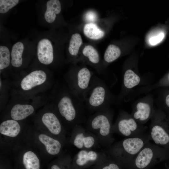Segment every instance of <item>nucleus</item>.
Masks as SVG:
<instances>
[{"instance_id":"nucleus-1","label":"nucleus","mask_w":169,"mask_h":169,"mask_svg":"<svg viewBox=\"0 0 169 169\" xmlns=\"http://www.w3.org/2000/svg\"><path fill=\"white\" fill-rule=\"evenodd\" d=\"M62 94L58 101V111L62 120L72 129L85 120L84 104L71 92Z\"/></svg>"},{"instance_id":"nucleus-2","label":"nucleus","mask_w":169,"mask_h":169,"mask_svg":"<svg viewBox=\"0 0 169 169\" xmlns=\"http://www.w3.org/2000/svg\"><path fill=\"white\" fill-rule=\"evenodd\" d=\"M110 99L105 82L94 74L84 100L85 109L90 113L108 110Z\"/></svg>"},{"instance_id":"nucleus-3","label":"nucleus","mask_w":169,"mask_h":169,"mask_svg":"<svg viewBox=\"0 0 169 169\" xmlns=\"http://www.w3.org/2000/svg\"><path fill=\"white\" fill-rule=\"evenodd\" d=\"M110 117L108 109L94 113L86 121L85 128L97 137L100 145L103 146H108L112 141Z\"/></svg>"},{"instance_id":"nucleus-4","label":"nucleus","mask_w":169,"mask_h":169,"mask_svg":"<svg viewBox=\"0 0 169 169\" xmlns=\"http://www.w3.org/2000/svg\"><path fill=\"white\" fill-rule=\"evenodd\" d=\"M93 75L88 69L83 67L71 71L67 76L70 91L84 102Z\"/></svg>"},{"instance_id":"nucleus-5","label":"nucleus","mask_w":169,"mask_h":169,"mask_svg":"<svg viewBox=\"0 0 169 169\" xmlns=\"http://www.w3.org/2000/svg\"><path fill=\"white\" fill-rule=\"evenodd\" d=\"M70 142L80 150H92L100 145L97 137L81 124L72 129Z\"/></svg>"},{"instance_id":"nucleus-6","label":"nucleus","mask_w":169,"mask_h":169,"mask_svg":"<svg viewBox=\"0 0 169 169\" xmlns=\"http://www.w3.org/2000/svg\"><path fill=\"white\" fill-rule=\"evenodd\" d=\"M107 158L103 152L93 150H80L74 157L73 169H81L90 165L98 164Z\"/></svg>"},{"instance_id":"nucleus-7","label":"nucleus","mask_w":169,"mask_h":169,"mask_svg":"<svg viewBox=\"0 0 169 169\" xmlns=\"http://www.w3.org/2000/svg\"><path fill=\"white\" fill-rule=\"evenodd\" d=\"M36 49L38 59L41 63L49 65L52 63L54 59V47L49 35L43 36L39 39Z\"/></svg>"},{"instance_id":"nucleus-8","label":"nucleus","mask_w":169,"mask_h":169,"mask_svg":"<svg viewBox=\"0 0 169 169\" xmlns=\"http://www.w3.org/2000/svg\"><path fill=\"white\" fill-rule=\"evenodd\" d=\"M42 121L52 134L62 141H64L65 134L64 128L57 115L51 112L46 113L42 116Z\"/></svg>"},{"instance_id":"nucleus-9","label":"nucleus","mask_w":169,"mask_h":169,"mask_svg":"<svg viewBox=\"0 0 169 169\" xmlns=\"http://www.w3.org/2000/svg\"><path fill=\"white\" fill-rule=\"evenodd\" d=\"M46 79L47 75L44 71L35 70L30 73L23 79L21 82V86L24 90H29L44 83Z\"/></svg>"},{"instance_id":"nucleus-10","label":"nucleus","mask_w":169,"mask_h":169,"mask_svg":"<svg viewBox=\"0 0 169 169\" xmlns=\"http://www.w3.org/2000/svg\"><path fill=\"white\" fill-rule=\"evenodd\" d=\"M38 138L39 141L44 146L49 154L57 155L60 153L62 148V141L44 134H40Z\"/></svg>"},{"instance_id":"nucleus-11","label":"nucleus","mask_w":169,"mask_h":169,"mask_svg":"<svg viewBox=\"0 0 169 169\" xmlns=\"http://www.w3.org/2000/svg\"><path fill=\"white\" fill-rule=\"evenodd\" d=\"M61 10V5L58 0H50L46 3L45 9L44 13V21L48 24H52L55 21L57 15Z\"/></svg>"},{"instance_id":"nucleus-12","label":"nucleus","mask_w":169,"mask_h":169,"mask_svg":"<svg viewBox=\"0 0 169 169\" xmlns=\"http://www.w3.org/2000/svg\"><path fill=\"white\" fill-rule=\"evenodd\" d=\"M24 42L18 41L12 46L11 51V64L16 68L21 66L23 63V55L27 49Z\"/></svg>"},{"instance_id":"nucleus-13","label":"nucleus","mask_w":169,"mask_h":169,"mask_svg":"<svg viewBox=\"0 0 169 169\" xmlns=\"http://www.w3.org/2000/svg\"><path fill=\"white\" fill-rule=\"evenodd\" d=\"M34 111V108L31 105L18 104L14 105L12 108L11 116L13 120H20L31 115Z\"/></svg>"},{"instance_id":"nucleus-14","label":"nucleus","mask_w":169,"mask_h":169,"mask_svg":"<svg viewBox=\"0 0 169 169\" xmlns=\"http://www.w3.org/2000/svg\"><path fill=\"white\" fill-rule=\"evenodd\" d=\"M21 127L17 121L9 120L2 122L0 125V133L11 137L17 136L20 133Z\"/></svg>"},{"instance_id":"nucleus-15","label":"nucleus","mask_w":169,"mask_h":169,"mask_svg":"<svg viewBox=\"0 0 169 169\" xmlns=\"http://www.w3.org/2000/svg\"><path fill=\"white\" fill-rule=\"evenodd\" d=\"M121 145L125 152L131 155H135L143 147L144 142L141 139L138 138H128L122 141Z\"/></svg>"},{"instance_id":"nucleus-16","label":"nucleus","mask_w":169,"mask_h":169,"mask_svg":"<svg viewBox=\"0 0 169 169\" xmlns=\"http://www.w3.org/2000/svg\"><path fill=\"white\" fill-rule=\"evenodd\" d=\"M116 125L119 132L125 136H129L131 132L135 131L137 127L136 122L132 118L120 119Z\"/></svg>"},{"instance_id":"nucleus-17","label":"nucleus","mask_w":169,"mask_h":169,"mask_svg":"<svg viewBox=\"0 0 169 169\" xmlns=\"http://www.w3.org/2000/svg\"><path fill=\"white\" fill-rule=\"evenodd\" d=\"M153 156L152 150L148 147L142 150L138 154L135 160L136 167L140 169L146 167L151 162Z\"/></svg>"},{"instance_id":"nucleus-18","label":"nucleus","mask_w":169,"mask_h":169,"mask_svg":"<svg viewBox=\"0 0 169 169\" xmlns=\"http://www.w3.org/2000/svg\"><path fill=\"white\" fill-rule=\"evenodd\" d=\"M151 135L153 140L156 144L164 145L169 142V135L160 126L156 125L152 127Z\"/></svg>"},{"instance_id":"nucleus-19","label":"nucleus","mask_w":169,"mask_h":169,"mask_svg":"<svg viewBox=\"0 0 169 169\" xmlns=\"http://www.w3.org/2000/svg\"><path fill=\"white\" fill-rule=\"evenodd\" d=\"M85 35L93 40L100 39L104 37L105 33L95 24L90 23L85 25L83 29Z\"/></svg>"},{"instance_id":"nucleus-20","label":"nucleus","mask_w":169,"mask_h":169,"mask_svg":"<svg viewBox=\"0 0 169 169\" xmlns=\"http://www.w3.org/2000/svg\"><path fill=\"white\" fill-rule=\"evenodd\" d=\"M23 163L26 169H39V160L33 151H28L24 153L23 156Z\"/></svg>"},{"instance_id":"nucleus-21","label":"nucleus","mask_w":169,"mask_h":169,"mask_svg":"<svg viewBox=\"0 0 169 169\" xmlns=\"http://www.w3.org/2000/svg\"><path fill=\"white\" fill-rule=\"evenodd\" d=\"M84 57L88 60L89 62L94 65H98L100 61L99 54L97 50L92 46H85L82 50Z\"/></svg>"},{"instance_id":"nucleus-22","label":"nucleus","mask_w":169,"mask_h":169,"mask_svg":"<svg viewBox=\"0 0 169 169\" xmlns=\"http://www.w3.org/2000/svg\"><path fill=\"white\" fill-rule=\"evenodd\" d=\"M136 107L137 111L134 114L135 119L144 121L148 118L151 112V108L148 104L139 102L137 104Z\"/></svg>"},{"instance_id":"nucleus-23","label":"nucleus","mask_w":169,"mask_h":169,"mask_svg":"<svg viewBox=\"0 0 169 169\" xmlns=\"http://www.w3.org/2000/svg\"><path fill=\"white\" fill-rule=\"evenodd\" d=\"M140 81L139 77L131 69H128L125 72L123 77L125 87L131 89L137 85Z\"/></svg>"},{"instance_id":"nucleus-24","label":"nucleus","mask_w":169,"mask_h":169,"mask_svg":"<svg viewBox=\"0 0 169 169\" xmlns=\"http://www.w3.org/2000/svg\"><path fill=\"white\" fill-rule=\"evenodd\" d=\"M82 43V37L79 34L75 33L72 35L68 48V50L71 55L74 57L77 55Z\"/></svg>"},{"instance_id":"nucleus-25","label":"nucleus","mask_w":169,"mask_h":169,"mask_svg":"<svg viewBox=\"0 0 169 169\" xmlns=\"http://www.w3.org/2000/svg\"><path fill=\"white\" fill-rule=\"evenodd\" d=\"M120 54V50L118 46L114 44H110L105 51L104 60L106 63H110L117 59Z\"/></svg>"},{"instance_id":"nucleus-26","label":"nucleus","mask_w":169,"mask_h":169,"mask_svg":"<svg viewBox=\"0 0 169 169\" xmlns=\"http://www.w3.org/2000/svg\"><path fill=\"white\" fill-rule=\"evenodd\" d=\"M11 52L8 48L4 45L0 46V69L8 67L11 62Z\"/></svg>"},{"instance_id":"nucleus-27","label":"nucleus","mask_w":169,"mask_h":169,"mask_svg":"<svg viewBox=\"0 0 169 169\" xmlns=\"http://www.w3.org/2000/svg\"><path fill=\"white\" fill-rule=\"evenodd\" d=\"M19 2L18 0H0V13H6L17 5Z\"/></svg>"},{"instance_id":"nucleus-28","label":"nucleus","mask_w":169,"mask_h":169,"mask_svg":"<svg viewBox=\"0 0 169 169\" xmlns=\"http://www.w3.org/2000/svg\"><path fill=\"white\" fill-rule=\"evenodd\" d=\"M95 169H120L118 165L114 163H107V158L100 163L96 164Z\"/></svg>"},{"instance_id":"nucleus-29","label":"nucleus","mask_w":169,"mask_h":169,"mask_svg":"<svg viewBox=\"0 0 169 169\" xmlns=\"http://www.w3.org/2000/svg\"><path fill=\"white\" fill-rule=\"evenodd\" d=\"M164 36V33L163 32H161L158 34L152 37L150 39V43L151 45H156L161 41Z\"/></svg>"},{"instance_id":"nucleus-30","label":"nucleus","mask_w":169,"mask_h":169,"mask_svg":"<svg viewBox=\"0 0 169 169\" xmlns=\"http://www.w3.org/2000/svg\"><path fill=\"white\" fill-rule=\"evenodd\" d=\"M96 14L94 12L90 11L87 12L85 15V20L89 22H94L95 21L97 18Z\"/></svg>"},{"instance_id":"nucleus-31","label":"nucleus","mask_w":169,"mask_h":169,"mask_svg":"<svg viewBox=\"0 0 169 169\" xmlns=\"http://www.w3.org/2000/svg\"><path fill=\"white\" fill-rule=\"evenodd\" d=\"M51 169H63L62 167H61L58 165L54 164L52 165L51 167Z\"/></svg>"},{"instance_id":"nucleus-32","label":"nucleus","mask_w":169,"mask_h":169,"mask_svg":"<svg viewBox=\"0 0 169 169\" xmlns=\"http://www.w3.org/2000/svg\"><path fill=\"white\" fill-rule=\"evenodd\" d=\"M165 102L167 105L169 107V94L166 97Z\"/></svg>"},{"instance_id":"nucleus-33","label":"nucleus","mask_w":169,"mask_h":169,"mask_svg":"<svg viewBox=\"0 0 169 169\" xmlns=\"http://www.w3.org/2000/svg\"></svg>"},{"instance_id":"nucleus-34","label":"nucleus","mask_w":169,"mask_h":169,"mask_svg":"<svg viewBox=\"0 0 169 169\" xmlns=\"http://www.w3.org/2000/svg\"></svg>"}]
</instances>
